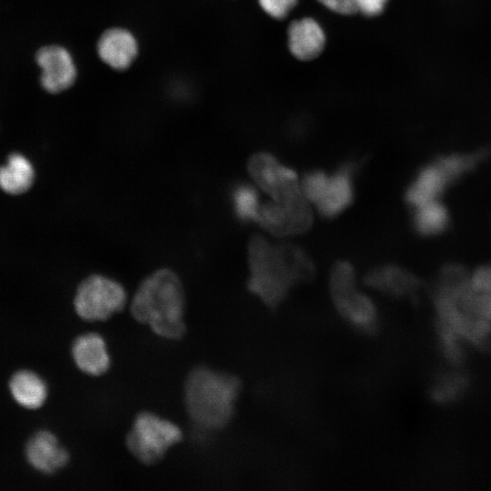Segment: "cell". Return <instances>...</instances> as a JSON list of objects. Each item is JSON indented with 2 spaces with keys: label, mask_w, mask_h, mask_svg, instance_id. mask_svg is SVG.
<instances>
[{
  "label": "cell",
  "mask_w": 491,
  "mask_h": 491,
  "mask_svg": "<svg viewBox=\"0 0 491 491\" xmlns=\"http://www.w3.org/2000/svg\"><path fill=\"white\" fill-rule=\"evenodd\" d=\"M185 296L177 274L160 268L144 278L130 304L132 316L150 326L157 336L167 339L182 338Z\"/></svg>",
  "instance_id": "obj_1"
},
{
  "label": "cell",
  "mask_w": 491,
  "mask_h": 491,
  "mask_svg": "<svg viewBox=\"0 0 491 491\" xmlns=\"http://www.w3.org/2000/svg\"><path fill=\"white\" fill-rule=\"evenodd\" d=\"M241 389V381L235 375L206 366L195 367L185 384L187 414L201 428L221 430L235 415Z\"/></svg>",
  "instance_id": "obj_2"
},
{
  "label": "cell",
  "mask_w": 491,
  "mask_h": 491,
  "mask_svg": "<svg viewBox=\"0 0 491 491\" xmlns=\"http://www.w3.org/2000/svg\"><path fill=\"white\" fill-rule=\"evenodd\" d=\"M248 291L268 308H276L298 285L290 271L279 245H273L259 235L248 244Z\"/></svg>",
  "instance_id": "obj_3"
},
{
  "label": "cell",
  "mask_w": 491,
  "mask_h": 491,
  "mask_svg": "<svg viewBox=\"0 0 491 491\" xmlns=\"http://www.w3.org/2000/svg\"><path fill=\"white\" fill-rule=\"evenodd\" d=\"M328 288L332 305L346 325L365 336L378 330L379 309L373 298L358 288L355 268L349 262L341 260L331 267Z\"/></svg>",
  "instance_id": "obj_4"
},
{
  "label": "cell",
  "mask_w": 491,
  "mask_h": 491,
  "mask_svg": "<svg viewBox=\"0 0 491 491\" xmlns=\"http://www.w3.org/2000/svg\"><path fill=\"white\" fill-rule=\"evenodd\" d=\"M361 161L348 160L337 170L327 173L315 169L306 172L300 181L308 202L326 218H334L349 207L354 200V178Z\"/></svg>",
  "instance_id": "obj_5"
},
{
  "label": "cell",
  "mask_w": 491,
  "mask_h": 491,
  "mask_svg": "<svg viewBox=\"0 0 491 491\" xmlns=\"http://www.w3.org/2000/svg\"><path fill=\"white\" fill-rule=\"evenodd\" d=\"M474 161L466 155L454 153L439 156L422 165L405 190V201L410 208L445 198L448 188L462 178Z\"/></svg>",
  "instance_id": "obj_6"
},
{
  "label": "cell",
  "mask_w": 491,
  "mask_h": 491,
  "mask_svg": "<svg viewBox=\"0 0 491 491\" xmlns=\"http://www.w3.org/2000/svg\"><path fill=\"white\" fill-rule=\"evenodd\" d=\"M182 431L173 422L151 412L139 413L127 433L129 452L141 463L154 465L181 441Z\"/></svg>",
  "instance_id": "obj_7"
},
{
  "label": "cell",
  "mask_w": 491,
  "mask_h": 491,
  "mask_svg": "<svg viewBox=\"0 0 491 491\" xmlns=\"http://www.w3.org/2000/svg\"><path fill=\"white\" fill-rule=\"evenodd\" d=\"M126 298L125 289L118 281L102 274H92L78 285L74 306L85 321H105L124 309Z\"/></svg>",
  "instance_id": "obj_8"
},
{
  "label": "cell",
  "mask_w": 491,
  "mask_h": 491,
  "mask_svg": "<svg viewBox=\"0 0 491 491\" xmlns=\"http://www.w3.org/2000/svg\"><path fill=\"white\" fill-rule=\"evenodd\" d=\"M247 170L265 193L276 202H287L303 195L301 185L295 170L282 164L267 152L253 155Z\"/></svg>",
  "instance_id": "obj_9"
},
{
  "label": "cell",
  "mask_w": 491,
  "mask_h": 491,
  "mask_svg": "<svg viewBox=\"0 0 491 491\" xmlns=\"http://www.w3.org/2000/svg\"><path fill=\"white\" fill-rule=\"evenodd\" d=\"M257 223L276 236H292L306 232L312 225L313 215L304 195L287 201L272 200L260 206Z\"/></svg>",
  "instance_id": "obj_10"
},
{
  "label": "cell",
  "mask_w": 491,
  "mask_h": 491,
  "mask_svg": "<svg viewBox=\"0 0 491 491\" xmlns=\"http://www.w3.org/2000/svg\"><path fill=\"white\" fill-rule=\"evenodd\" d=\"M363 281L376 293L398 300L415 299L421 286L416 276L403 266L391 264L372 267Z\"/></svg>",
  "instance_id": "obj_11"
},
{
  "label": "cell",
  "mask_w": 491,
  "mask_h": 491,
  "mask_svg": "<svg viewBox=\"0 0 491 491\" xmlns=\"http://www.w3.org/2000/svg\"><path fill=\"white\" fill-rule=\"evenodd\" d=\"M36 62L42 68L41 83L50 93L69 88L76 77V69L71 55L64 47L45 46L36 54Z\"/></svg>",
  "instance_id": "obj_12"
},
{
  "label": "cell",
  "mask_w": 491,
  "mask_h": 491,
  "mask_svg": "<svg viewBox=\"0 0 491 491\" xmlns=\"http://www.w3.org/2000/svg\"><path fill=\"white\" fill-rule=\"evenodd\" d=\"M25 456L33 467L45 474L55 473L69 461V453L49 431H40L32 436Z\"/></svg>",
  "instance_id": "obj_13"
},
{
  "label": "cell",
  "mask_w": 491,
  "mask_h": 491,
  "mask_svg": "<svg viewBox=\"0 0 491 491\" xmlns=\"http://www.w3.org/2000/svg\"><path fill=\"white\" fill-rule=\"evenodd\" d=\"M72 356L85 374L101 376L110 367V356L103 336L95 332L78 336L72 345Z\"/></svg>",
  "instance_id": "obj_14"
},
{
  "label": "cell",
  "mask_w": 491,
  "mask_h": 491,
  "mask_svg": "<svg viewBox=\"0 0 491 491\" xmlns=\"http://www.w3.org/2000/svg\"><path fill=\"white\" fill-rule=\"evenodd\" d=\"M137 43L134 35L122 28L105 31L98 41L100 58L116 70L126 69L137 55Z\"/></svg>",
  "instance_id": "obj_15"
},
{
  "label": "cell",
  "mask_w": 491,
  "mask_h": 491,
  "mask_svg": "<svg viewBox=\"0 0 491 491\" xmlns=\"http://www.w3.org/2000/svg\"><path fill=\"white\" fill-rule=\"evenodd\" d=\"M287 35L292 55L300 60L316 58L323 51L326 43L322 27L311 17L292 22Z\"/></svg>",
  "instance_id": "obj_16"
},
{
  "label": "cell",
  "mask_w": 491,
  "mask_h": 491,
  "mask_svg": "<svg viewBox=\"0 0 491 491\" xmlns=\"http://www.w3.org/2000/svg\"><path fill=\"white\" fill-rule=\"evenodd\" d=\"M451 212L445 198L429 201L411 208V224L420 236L434 238L450 226Z\"/></svg>",
  "instance_id": "obj_17"
},
{
  "label": "cell",
  "mask_w": 491,
  "mask_h": 491,
  "mask_svg": "<svg viewBox=\"0 0 491 491\" xmlns=\"http://www.w3.org/2000/svg\"><path fill=\"white\" fill-rule=\"evenodd\" d=\"M10 391L15 400L28 409H36L44 405L47 397V386L35 373L22 370L10 380Z\"/></svg>",
  "instance_id": "obj_18"
},
{
  "label": "cell",
  "mask_w": 491,
  "mask_h": 491,
  "mask_svg": "<svg viewBox=\"0 0 491 491\" xmlns=\"http://www.w3.org/2000/svg\"><path fill=\"white\" fill-rule=\"evenodd\" d=\"M33 181L34 168L22 155H11L7 164L0 167V187L6 193H24L32 185Z\"/></svg>",
  "instance_id": "obj_19"
},
{
  "label": "cell",
  "mask_w": 491,
  "mask_h": 491,
  "mask_svg": "<svg viewBox=\"0 0 491 491\" xmlns=\"http://www.w3.org/2000/svg\"><path fill=\"white\" fill-rule=\"evenodd\" d=\"M233 211L243 223L257 222L260 202L256 189L247 183L236 184L231 191Z\"/></svg>",
  "instance_id": "obj_20"
},
{
  "label": "cell",
  "mask_w": 491,
  "mask_h": 491,
  "mask_svg": "<svg viewBox=\"0 0 491 491\" xmlns=\"http://www.w3.org/2000/svg\"><path fill=\"white\" fill-rule=\"evenodd\" d=\"M463 389V376L456 371H450L440 375L433 383L432 396L440 403H447L460 396Z\"/></svg>",
  "instance_id": "obj_21"
},
{
  "label": "cell",
  "mask_w": 491,
  "mask_h": 491,
  "mask_svg": "<svg viewBox=\"0 0 491 491\" xmlns=\"http://www.w3.org/2000/svg\"><path fill=\"white\" fill-rule=\"evenodd\" d=\"M468 278L474 288L491 296V262L469 269Z\"/></svg>",
  "instance_id": "obj_22"
},
{
  "label": "cell",
  "mask_w": 491,
  "mask_h": 491,
  "mask_svg": "<svg viewBox=\"0 0 491 491\" xmlns=\"http://www.w3.org/2000/svg\"><path fill=\"white\" fill-rule=\"evenodd\" d=\"M297 0H258L260 6L270 16L285 18L294 8Z\"/></svg>",
  "instance_id": "obj_23"
},
{
  "label": "cell",
  "mask_w": 491,
  "mask_h": 491,
  "mask_svg": "<svg viewBox=\"0 0 491 491\" xmlns=\"http://www.w3.org/2000/svg\"><path fill=\"white\" fill-rule=\"evenodd\" d=\"M356 10L366 16H376L381 14L387 0H355Z\"/></svg>",
  "instance_id": "obj_24"
},
{
  "label": "cell",
  "mask_w": 491,
  "mask_h": 491,
  "mask_svg": "<svg viewBox=\"0 0 491 491\" xmlns=\"http://www.w3.org/2000/svg\"><path fill=\"white\" fill-rule=\"evenodd\" d=\"M331 11L341 15H352L356 12L355 0H317Z\"/></svg>",
  "instance_id": "obj_25"
}]
</instances>
